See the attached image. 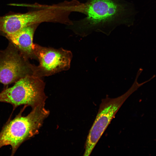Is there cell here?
<instances>
[{"label":"cell","instance_id":"obj_1","mask_svg":"<svg viewBox=\"0 0 156 156\" xmlns=\"http://www.w3.org/2000/svg\"><path fill=\"white\" fill-rule=\"evenodd\" d=\"M75 11L86 15L80 21V34L83 36L94 31L108 35L117 27L129 26L133 22V6L124 0H89L85 3H78Z\"/></svg>","mask_w":156,"mask_h":156},{"label":"cell","instance_id":"obj_2","mask_svg":"<svg viewBox=\"0 0 156 156\" xmlns=\"http://www.w3.org/2000/svg\"><path fill=\"white\" fill-rule=\"evenodd\" d=\"M32 109L26 116H23L21 111L14 118L9 120L0 132V149L10 146L11 156L14 155L22 143L38 133L44 120L49 114L45 107V103Z\"/></svg>","mask_w":156,"mask_h":156},{"label":"cell","instance_id":"obj_3","mask_svg":"<svg viewBox=\"0 0 156 156\" xmlns=\"http://www.w3.org/2000/svg\"><path fill=\"white\" fill-rule=\"evenodd\" d=\"M15 83L0 92V102L11 104L14 109L21 105L32 108L45 103L47 99L44 92L45 83L41 78L28 75Z\"/></svg>","mask_w":156,"mask_h":156},{"label":"cell","instance_id":"obj_4","mask_svg":"<svg viewBox=\"0 0 156 156\" xmlns=\"http://www.w3.org/2000/svg\"><path fill=\"white\" fill-rule=\"evenodd\" d=\"M142 86L135 79L130 88L117 97L103 99L88 135L84 156H89L112 120L126 100Z\"/></svg>","mask_w":156,"mask_h":156},{"label":"cell","instance_id":"obj_5","mask_svg":"<svg viewBox=\"0 0 156 156\" xmlns=\"http://www.w3.org/2000/svg\"><path fill=\"white\" fill-rule=\"evenodd\" d=\"M36 66L10 42L5 49L0 51V83L7 85L34 75Z\"/></svg>","mask_w":156,"mask_h":156},{"label":"cell","instance_id":"obj_6","mask_svg":"<svg viewBox=\"0 0 156 156\" xmlns=\"http://www.w3.org/2000/svg\"><path fill=\"white\" fill-rule=\"evenodd\" d=\"M34 54L39 62L34 75L41 78L68 70L73 57L72 52L61 48L56 49L34 44Z\"/></svg>","mask_w":156,"mask_h":156},{"label":"cell","instance_id":"obj_7","mask_svg":"<svg viewBox=\"0 0 156 156\" xmlns=\"http://www.w3.org/2000/svg\"><path fill=\"white\" fill-rule=\"evenodd\" d=\"M55 18L54 11L48 6L25 13L0 16V34L6 37L27 26L44 22H53Z\"/></svg>","mask_w":156,"mask_h":156},{"label":"cell","instance_id":"obj_8","mask_svg":"<svg viewBox=\"0 0 156 156\" xmlns=\"http://www.w3.org/2000/svg\"><path fill=\"white\" fill-rule=\"evenodd\" d=\"M38 25L27 26L16 33L5 37L24 57L28 59H36L33 50V39L34 32Z\"/></svg>","mask_w":156,"mask_h":156}]
</instances>
